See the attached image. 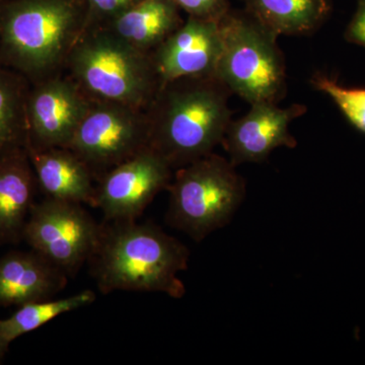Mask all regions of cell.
<instances>
[{
	"label": "cell",
	"instance_id": "cell-5",
	"mask_svg": "<svg viewBox=\"0 0 365 365\" xmlns=\"http://www.w3.org/2000/svg\"><path fill=\"white\" fill-rule=\"evenodd\" d=\"M218 24L222 49L216 78L250 105L278 104L287 93L279 36L245 9H230Z\"/></svg>",
	"mask_w": 365,
	"mask_h": 365
},
{
	"label": "cell",
	"instance_id": "cell-9",
	"mask_svg": "<svg viewBox=\"0 0 365 365\" xmlns=\"http://www.w3.org/2000/svg\"><path fill=\"white\" fill-rule=\"evenodd\" d=\"M174 169L148 148L108 172L96 185L95 208L105 222L137 220L160 192L169 188Z\"/></svg>",
	"mask_w": 365,
	"mask_h": 365
},
{
	"label": "cell",
	"instance_id": "cell-22",
	"mask_svg": "<svg viewBox=\"0 0 365 365\" xmlns=\"http://www.w3.org/2000/svg\"><path fill=\"white\" fill-rule=\"evenodd\" d=\"M191 18L220 21L232 9L230 0H174Z\"/></svg>",
	"mask_w": 365,
	"mask_h": 365
},
{
	"label": "cell",
	"instance_id": "cell-6",
	"mask_svg": "<svg viewBox=\"0 0 365 365\" xmlns=\"http://www.w3.org/2000/svg\"><path fill=\"white\" fill-rule=\"evenodd\" d=\"M165 220L201 242L230 223L246 197V181L227 158L212 153L174 173Z\"/></svg>",
	"mask_w": 365,
	"mask_h": 365
},
{
	"label": "cell",
	"instance_id": "cell-10",
	"mask_svg": "<svg viewBox=\"0 0 365 365\" xmlns=\"http://www.w3.org/2000/svg\"><path fill=\"white\" fill-rule=\"evenodd\" d=\"M91 103L66 72L31 83L26 97V150L67 148Z\"/></svg>",
	"mask_w": 365,
	"mask_h": 365
},
{
	"label": "cell",
	"instance_id": "cell-12",
	"mask_svg": "<svg viewBox=\"0 0 365 365\" xmlns=\"http://www.w3.org/2000/svg\"><path fill=\"white\" fill-rule=\"evenodd\" d=\"M222 49L218 21L188 16L150 56L162 86L180 78L216 76Z\"/></svg>",
	"mask_w": 365,
	"mask_h": 365
},
{
	"label": "cell",
	"instance_id": "cell-13",
	"mask_svg": "<svg viewBox=\"0 0 365 365\" xmlns=\"http://www.w3.org/2000/svg\"><path fill=\"white\" fill-rule=\"evenodd\" d=\"M68 275L37 252H9L0 258V307H21L51 299Z\"/></svg>",
	"mask_w": 365,
	"mask_h": 365
},
{
	"label": "cell",
	"instance_id": "cell-3",
	"mask_svg": "<svg viewBox=\"0 0 365 365\" xmlns=\"http://www.w3.org/2000/svg\"><path fill=\"white\" fill-rule=\"evenodd\" d=\"M86 14V0H0V61L31 83L64 72Z\"/></svg>",
	"mask_w": 365,
	"mask_h": 365
},
{
	"label": "cell",
	"instance_id": "cell-19",
	"mask_svg": "<svg viewBox=\"0 0 365 365\" xmlns=\"http://www.w3.org/2000/svg\"><path fill=\"white\" fill-rule=\"evenodd\" d=\"M91 290H83L66 299H51L19 307L9 318L0 319V360L14 340L33 332L61 314L90 306L96 300Z\"/></svg>",
	"mask_w": 365,
	"mask_h": 365
},
{
	"label": "cell",
	"instance_id": "cell-17",
	"mask_svg": "<svg viewBox=\"0 0 365 365\" xmlns=\"http://www.w3.org/2000/svg\"><path fill=\"white\" fill-rule=\"evenodd\" d=\"M245 9L278 36L316 32L332 13V0H244Z\"/></svg>",
	"mask_w": 365,
	"mask_h": 365
},
{
	"label": "cell",
	"instance_id": "cell-18",
	"mask_svg": "<svg viewBox=\"0 0 365 365\" xmlns=\"http://www.w3.org/2000/svg\"><path fill=\"white\" fill-rule=\"evenodd\" d=\"M31 83L0 61V158L28 148L26 97Z\"/></svg>",
	"mask_w": 365,
	"mask_h": 365
},
{
	"label": "cell",
	"instance_id": "cell-23",
	"mask_svg": "<svg viewBox=\"0 0 365 365\" xmlns=\"http://www.w3.org/2000/svg\"><path fill=\"white\" fill-rule=\"evenodd\" d=\"M344 38L348 43L365 49V0L357 1L356 11L346 28Z\"/></svg>",
	"mask_w": 365,
	"mask_h": 365
},
{
	"label": "cell",
	"instance_id": "cell-11",
	"mask_svg": "<svg viewBox=\"0 0 365 365\" xmlns=\"http://www.w3.org/2000/svg\"><path fill=\"white\" fill-rule=\"evenodd\" d=\"M307 107L292 104L281 108L276 103H255L244 116L228 124L222 145L230 162L237 167L246 163H262L278 148H295L297 138L290 124L304 116Z\"/></svg>",
	"mask_w": 365,
	"mask_h": 365
},
{
	"label": "cell",
	"instance_id": "cell-7",
	"mask_svg": "<svg viewBox=\"0 0 365 365\" xmlns=\"http://www.w3.org/2000/svg\"><path fill=\"white\" fill-rule=\"evenodd\" d=\"M150 148L143 110L93 101L69 148L90 169L96 182L117 165Z\"/></svg>",
	"mask_w": 365,
	"mask_h": 365
},
{
	"label": "cell",
	"instance_id": "cell-8",
	"mask_svg": "<svg viewBox=\"0 0 365 365\" xmlns=\"http://www.w3.org/2000/svg\"><path fill=\"white\" fill-rule=\"evenodd\" d=\"M100 232V223L83 204L46 197L31 209L23 240L71 277L88 264Z\"/></svg>",
	"mask_w": 365,
	"mask_h": 365
},
{
	"label": "cell",
	"instance_id": "cell-4",
	"mask_svg": "<svg viewBox=\"0 0 365 365\" xmlns=\"http://www.w3.org/2000/svg\"><path fill=\"white\" fill-rule=\"evenodd\" d=\"M66 73L91 98L145 110L160 88L153 59L106 28L83 33Z\"/></svg>",
	"mask_w": 365,
	"mask_h": 365
},
{
	"label": "cell",
	"instance_id": "cell-16",
	"mask_svg": "<svg viewBox=\"0 0 365 365\" xmlns=\"http://www.w3.org/2000/svg\"><path fill=\"white\" fill-rule=\"evenodd\" d=\"M174 0H143L104 28L151 55L184 23Z\"/></svg>",
	"mask_w": 365,
	"mask_h": 365
},
{
	"label": "cell",
	"instance_id": "cell-2",
	"mask_svg": "<svg viewBox=\"0 0 365 365\" xmlns=\"http://www.w3.org/2000/svg\"><path fill=\"white\" fill-rule=\"evenodd\" d=\"M230 95L216 76L163 83L144 110L150 148L174 170L210 155L232 121Z\"/></svg>",
	"mask_w": 365,
	"mask_h": 365
},
{
	"label": "cell",
	"instance_id": "cell-20",
	"mask_svg": "<svg viewBox=\"0 0 365 365\" xmlns=\"http://www.w3.org/2000/svg\"><path fill=\"white\" fill-rule=\"evenodd\" d=\"M314 90L325 93L349 124L365 134V88H348L324 72H314L309 79Z\"/></svg>",
	"mask_w": 365,
	"mask_h": 365
},
{
	"label": "cell",
	"instance_id": "cell-14",
	"mask_svg": "<svg viewBox=\"0 0 365 365\" xmlns=\"http://www.w3.org/2000/svg\"><path fill=\"white\" fill-rule=\"evenodd\" d=\"M26 151L46 197L95 208L96 180L78 155L67 148Z\"/></svg>",
	"mask_w": 365,
	"mask_h": 365
},
{
	"label": "cell",
	"instance_id": "cell-15",
	"mask_svg": "<svg viewBox=\"0 0 365 365\" xmlns=\"http://www.w3.org/2000/svg\"><path fill=\"white\" fill-rule=\"evenodd\" d=\"M37 189L26 150L0 158V245L23 240Z\"/></svg>",
	"mask_w": 365,
	"mask_h": 365
},
{
	"label": "cell",
	"instance_id": "cell-1",
	"mask_svg": "<svg viewBox=\"0 0 365 365\" xmlns=\"http://www.w3.org/2000/svg\"><path fill=\"white\" fill-rule=\"evenodd\" d=\"M189 250L153 223L105 222L88 261L101 294L160 292L174 299L186 294L178 274L188 268Z\"/></svg>",
	"mask_w": 365,
	"mask_h": 365
},
{
	"label": "cell",
	"instance_id": "cell-21",
	"mask_svg": "<svg viewBox=\"0 0 365 365\" xmlns=\"http://www.w3.org/2000/svg\"><path fill=\"white\" fill-rule=\"evenodd\" d=\"M86 1L88 4V14H86L83 33L95 29L104 28L120 14L143 0H86Z\"/></svg>",
	"mask_w": 365,
	"mask_h": 365
}]
</instances>
